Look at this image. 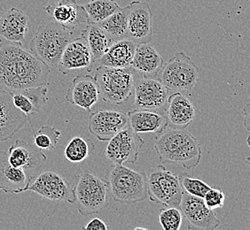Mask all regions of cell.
<instances>
[{"label": "cell", "instance_id": "cell-33", "mask_svg": "<svg viewBox=\"0 0 250 230\" xmlns=\"http://www.w3.org/2000/svg\"><path fill=\"white\" fill-rule=\"evenodd\" d=\"M183 214L179 208L168 207L159 214V222L164 230H178L182 225Z\"/></svg>", "mask_w": 250, "mask_h": 230}, {"label": "cell", "instance_id": "cell-35", "mask_svg": "<svg viewBox=\"0 0 250 230\" xmlns=\"http://www.w3.org/2000/svg\"><path fill=\"white\" fill-rule=\"evenodd\" d=\"M83 230H107L108 226L99 218H94L92 221H89L86 225L83 228Z\"/></svg>", "mask_w": 250, "mask_h": 230}, {"label": "cell", "instance_id": "cell-11", "mask_svg": "<svg viewBox=\"0 0 250 230\" xmlns=\"http://www.w3.org/2000/svg\"><path fill=\"white\" fill-rule=\"evenodd\" d=\"M179 210L188 221L189 229L212 230L220 225L216 212L206 206L202 197L184 192Z\"/></svg>", "mask_w": 250, "mask_h": 230}, {"label": "cell", "instance_id": "cell-1", "mask_svg": "<svg viewBox=\"0 0 250 230\" xmlns=\"http://www.w3.org/2000/svg\"><path fill=\"white\" fill-rule=\"evenodd\" d=\"M51 68L22 43H0V91L48 85Z\"/></svg>", "mask_w": 250, "mask_h": 230}, {"label": "cell", "instance_id": "cell-14", "mask_svg": "<svg viewBox=\"0 0 250 230\" xmlns=\"http://www.w3.org/2000/svg\"><path fill=\"white\" fill-rule=\"evenodd\" d=\"M153 35V13L149 4L132 1L129 5L128 37L136 43H151Z\"/></svg>", "mask_w": 250, "mask_h": 230}, {"label": "cell", "instance_id": "cell-4", "mask_svg": "<svg viewBox=\"0 0 250 230\" xmlns=\"http://www.w3.org/2000/svg\"><path fill=\"white\" fill-rule=\"evenodd\" d=\"M74 29L56 21L40 25L29 44V50L50 68H58L67 43L72 40Z\"/></svg>", "mask_w": 250, "mask_h": 230}, {"label": "cell", "instance_id": "cell-26", "mask_svg": "<svg viewBox=\"0 0 250 230\" xmlns=\"http://www.w3.org/2000/svg\"><path fill=\"white\" fill-rule=\"evenodd\" d=\"M137 45L129 38L114 42L98 62L106 67H130Z\"/></svg>", "mask_w": 250, "mask_h": 230}, {"label": "cell", "instance_id": "cell-20", "mask_svg": "<svg viewBox=\"0 0 250 230\" xmlns=\"http://www.w3.org/2000/svg\"><path fill=\"white\" fill-rule=\"evenodd\" d=\"M43 10L54 21L71 29L88 22L86 11L83 5L77 4V0H60L48 4Z\"/></svg>", "mask_w": 250, "mask_h": 230}, {"label": "cell", "instance_id": "cell-24", "mask_svg": "<svg viewBox=\"0 0 250 230\" xmlns=\"http://www.w3.org/2000/svg\"><path fill=\"white\" fill-rule=\"evenodd\" d=\"M29 182L22 169L10 164L8 153L0 151V190L8 194H19L26 192Z\"/></svg>", "mask_w": 250, "mask_h": 230}, {"label": "cell", "instance_id": "cell-9", "mask_svg": "<svg viewBox=\"0 0 250 230\" xmlns=\"http://www.w3.org/2000/svg\"><path fill=\"white\" fill-rule=\"evenodd\" d=\"M107 142L105 152L106 159L115 165L134 164L145 144L140 134L129 126L119 131Z\"/></svg>", "mask_w": 250, "mask_h": 230}, {"label": "cell", "instance_id": "cell-25", "mask_svg": "<svg viewBox=\"0 0 250 230\" xmlns=\"http://www.w3.org/2000/svg\"><path fill=\"white\" fill-rule=\"evenodd\" d=\"M46 86L32 87L11 93L14 106L27 117L37 115L47 101Z\"/></svg>", "mask_w": 250, "mask_h": 230}, {"label": "cell", "instance_id": "cell-10", "mask_svg": "<svg viewBox=\"0 0 250 230\" xmlns=\"http://www.w3.org/2000/svg\"><path fill=\"white\" fill-rule=\"evenodd\" d=\"M29 182L26 192H33L39 196L52 201H67L69 204L76 203L74 189L65 178L52 170L39 172Z\"/></svg>", "mask_w": 250, "mask_h": 230}, {"label": "cell", "instance_id": "cell-18", "mask_svg": "<svg viewBox=\"0 0 250 230\" xmlns=\"http://www.w3.org/2000/svg\"><path fill=\"white\" fill-rule=\"evenodd\" d=\"M28 15L13 7L0 16V43H22L29 32Z\"/></svg>", "mask_w": 250, "mask_h": 230}, {"label": "cell", "instance_id": "cell-12", "mask_svg": "<svg viewBox=\"0 0 250 230\" xmlns=\"http://www.w3.org/2000/svg\"><path fill=\"white\" fill-rule=\"evenodd\" d=\"M7 153L10 164L15 168L22 169L30 182L39 174L47 160L42 150L23 140H16Z\"/></svg>", "mask_w": 250, "mask_h": 230}, {"label": "cell", "instance_id": "cell-5", "mask_svg": "<svg viewBox=\"0 0 250 230\" xmlns=\"http://www.w3.org/2000/svg\"><path fill=\"white\" fill-rule=\"evenodd\" d=\"M134 74L131 67L99 66L97 82L102 99L114 105H122L130 97L134 87Z\"/></svg>", "mask_w": 250, "mask_h": 230}, {"label": "cell", "instance_id": "cell-31", "mask_svg": "<svg viewBox=\"0 0 250 230\" xmlns=\"http://www.w3.org/2000/svg\"><path fill=\"white\" fill-rule=\"evenodd\" d=\"M61 131L51 126H42L36 133H34L33 144L40 150L52 151L56 148Z\"/></svg>", "mask_w": 250, "mask_h": 230}, {"label": "cell", "instance_id": "cell-16", "mask_svg": "<svg viewBox=\"0 0 250 230\" xmlns=\"http://www.w3.org/2000/svg\"><path fill=\"white\" fill-rule=\"evenodd\" d=\"M99 97L100 90L96 77L91 75H81L74 78L66 94L67 103L79 106L89 113Z\"/></svg>", "mask_w": 250, "mask_h": 230}, {"label": "cell", "instance_id": "cell-29", "mask_svg": "<svg viewBox=\"0 0 250 230\" xmlns=\"http://www.w3.org/2000/svg\"><path fill=\"white\" fill-rule=\"evenodd\" d=\"M95 150V144L92 140L82 136H75L68 142L64 150V156L68 161L80 163L85 160Z\"/></svg>", "mask_w": 250, "mask_h": 230}, {"label": "cell", "instance_id": "cell-27", "mask_svg": "<svg viewBox=\"0 0 250 230\" xmlns=\"http://www.w3.org/2000/svg\"><path fill=\"white\" fill-rule=\"evenodd\" d=\"M81 37L85 40L94 63L106 53L111 44L114 43L98 23H87L86 27L82 31Z\"/></svg>", "mask_w": 250, "mask_h": 230}, {"label": "cell", "instance_id": "cell-30", "mask_svg": "<svg viewBox=\"0 0 250 230\" xmlns=\"http://www.w3.org/2000/svg\"><path fill=\"white\" fill-rule=\"evenodd\" d=\"M83 7L88 16L87 23H100L120 8L116 0H91Z\"/></svg>", "mask_w": 250, "mask_h": 230}, {"label": "cell", "instance_id": "cell-7", "mask_svg": "<svg viewBox=\"0 0 250 230\" xmlns=\"http://www.w3.org/2000/svg\"><path fill=\"white\" fill-rule=\"evenodd\" d=\"M147 195L152 202L179 208L184 190L177 174L160 165L146 175Z\"/></svg>", "mask_w": 250, "mask_h": 230}, {"label": "cell", "instance_id": "cell-19", "mask_svg": "<svg viewBox=\"0 0 250 230\" xmlns=\"http://www.w3.org/2000/svg\"><path fill=\"white\" fill-rule=\"evenodd\" d=\"M27 121V116L13 104L8 92L0 91V143L13 138Z\"/></svg>", "mask_w": 250, "mask_h": 230}, {"label": "cell", "instance_id": "cell-15", "mask_svg": "<svg viewBox=\"0 0 250 230\" xmlns=\"http://www.w3.org/2000/svg\"><path fill=\"white\" fill-rule=\"evenodd\" d=\"M128 126V115L125 113L119 111L100 110L90 115L88 129L97 139L107 142Z\"/></svg>", "mask_w": 250, "mask_h": 230}, {"label": "cell", "instance_id": "cell-28", "mask_svg": "<svg viewBox=\"0 0 250 230\" xmlns=\"http://www.w3.org/2000/svg\"><path fill=\"white\" fill-rule=\"evenodd\" d=\"M128 15L129 5L120 7L98 24L101 26L113 42L127 38L128 37Z\"/></svg>", "mask_w": 250, "mask_h": 230}, {"label": "cell", "instance_id": "cell-13", "mask_svg": "<svg viewBox=\"0 0 250 230\" xmlns=\"http://www.w3.org/2000/svg\"><path fill=\"white\" fill-rule=\"evenodd\" d=\"M134 106L136 108L156 110L167 105L168 89L154 78H141L134 81Z\"/></svg>", "mask_w": 250, "mask_h": 230}, {"label": "cell", "instance_id": "cell-22", "mask_svg": "<svg viewBox=\"0 0 250 230\" xmlns=\"http://www.w3.org/2000/svg\"><path fill=\"white\" fill-rule=\"evenodd\" d=\"M164 65V58L151 43H139L130 67L133 72L143 78H155Z\"/></svg>", "mask_w": 250, "mask_h": 230}, {"label": "cell", "instance_id": "cell-3", "mask_svg": "<svg viewBox=\"0 0 250 230\" xmlns=\"http://www.w3.org/2000/svg\"><path fill=\"white\" fill-rule=\"evenodd\" d=\"M146 172L115 164L106 169L104 177L113 199L122 204H134L146 199Z\"/></svg>", "mask_w": 250, "mask_h": 230}, {"label": "cell", "instance_id": "cell-2", "mask_svg": "<svg viewBox=\"0 0 250 230\" xmlns=\"http://www.w3.org/2000/svg\"><path fill=\"white\" fill-rule=\"evenodd\" d=\"M154 149L162 163L179 164L190 170L201 162L202 147L197 138L187 130H164L154 140Z\"/></svg>", "mask_w": 250, "mask_h": 230}, {"label": "cell", "instance_id": "cell-6", "mask_svg": "<svg viewBox=\"0 0 250 230\" xmlns=\"http://www.w3.org/2000/svg\"><path fill=\"white\" fill-rule=\"evenodd\" d=\"M73 189L77 210L83 216L101 213L109 205L106 182L90 171H84L78 176Z\"/></svg>", "mask_w": 250, "mask_h": 230}, {"label": "cell", "instance_id": "cell-8", "mask_svg": "<svg viewBox=\"0 0 250 230\" xmlns=\"http://www.w3.org/2000/svg\"><path fill=\"white\" fill-rule=\"evenodd\" d=\"M160 81L168 90L191 91L196 85L199 67L185 53H177L164 65L160 72Z\"/></svg>", "mask_w": 250, "mask_h": 230}, {"label": "cell", "instance_id": "cell-17", "mask_svg": "<svg viewBox=\"0 0 250 230\" xmlns=\"http://www.w3.org/2000/svg\"><path fill=\"white\" fill-rule=\"evenodd\" d=\"M93 64L91 51L85 40L81 37L72 39L67 43L60 59L58 68L60 72L66 76L76 69L88 68V71H90Z\"/></svg>", "mask_w": 250, "mask_h": 230}, {"label": "cell", "instance_id": "cell-34", "mask_svg": "<svg viewBox=\"0 0 250 230\" xmlns=\"http://www.w3.org/2000/svg\"><path fill=\"white\" fill-rule=\"evenodd\" d=\"M225 194L220 189L217 188H210L205 196L203 197V200L205 202L206 206L212 210L221 208L225 204Z\"/></svg>", "mask_w": 250, "mask_h": 230}, {"label": "cell", "instance_id": "cell-32", "mask_svg": "<svg viewBox=\"0 0 250 230\" xmlns=\"http://www.w3.org/2000/svg\"><path fill=\"white\" fill-rule=\"evenodd\" d=\"M178 178L184 192L195 197L203 198L208 191L211 188L201 179L190 177L186 172H182L180 175H178Z\"/></svg>", "mask_w": 250, "mask_h": 230}, {"label": "cell", "instance_id": "cell-23", "mask_svg": "<svg viewBox=\"0 0 250 230\" xmlns=\"http://www.w3.org/2000/svg\"><path fill=\"white\" fill-rule=\"evenodd\" d=\"M128 124L136 133H157L167 129V118L165 113L156 110L137 108L128 113Z\"/></svg>", "mask_w": 250, "mask_h": 230}, {"label": "cell", "instance_id": "cell-21", "mask_svg": "<svg viewBox=\"0 0 250 230\" xmlns=\"http://www.w3.org/2000/svg\"><path fill=\"white\" fill-rule=\"evenodd\" d=\"M166 106L167 109L165 115L168 128L186 130L194 120V106L192 102L179 91L168 96Z\"/></svg>", "mask_w": 250, "mask_h": 230}]
</instances>
